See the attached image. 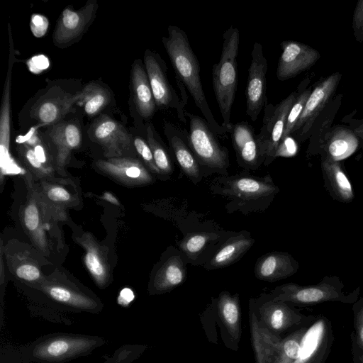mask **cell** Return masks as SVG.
I'll return each instance as SVG.
<instances>
[{
	"label": "cell",
	"instance_id": "1",
	"mask_svg": "<svg viewBox=\"0 0 363 363\" xmlns=\"http://www.w3.org/2000/svg\"><path fill=\"white\" fill-rule=\"evenodd\" d=\"M168 36L162 42L178 78L192 96L195 104L206 121L216 135H223L228 131L215 119L203 92L200 77V67L186 33L176 26L167 28Z\"/></svg>",
	"mask_w": 363,
	"mask_h": 363
},
{
	"label": "cell",
	"instance_id": "2",
	"mask_svg": "<svg viewBox=\"0 0 363 363\" xmlns=\"http://www.w3.org/2000/svg\"><path fill=\"white\" fill-rule=\"evenodd\" d=\"M223 43L220 60L212 68V82L216 99L223 118L221 125L230 132L231 109L237 89V55L240 33L230 26L223 35Z\"/></svg>",
	"mask_w": 363,
	"mask_h": 363
},
{
	"label": "cell",
	"instance_id": "3",
	"mask_svg": "<svg viewBox=\"0 0 363 363\" xmlns=\"http://www.w3.org/2000/svg\"><path fill=\"white\" fill-rule=\"evenodd\" d=\"M213 191L230 198L235 207L247 206L251 208L263 207L269 204L279 191L270 176L259 178L250 175L217 178Z\"/></svg>",
	"mask_w": 363,
	"mask_h": 363
},
{
	"label": "cell",
	"instance_id": "4",
	"mask_svg": "<svg viewBox=\"0 0 363 363\" xmlns=\"http://www.w3.org/2000/svg\"><path fill=\"white\" fill-rule=\"evenodd\" d=\"M98 337L79 335H56L37 342L30 350L34 360L58 363L84 355L104 343Z\"/></svg>",
	"mask_w": 363,
	"mask_h": 363
},
{
	"label": "cell",
	"instance_id": "5",
	"mask_svg": "<svg viewBox=\"0 0 363 363\" xmlns=\"http://www.w3.org/2000/svg\"><path fill=\"white\" fill-rule=\"evenodd\" d=\"M185 116L189 121V144L199 163L224 172L229 166L227 148L220 144L205 119L188 111Z\"/></svg>",
	"mask_w": 363,
	"mask_h": 363
},
{
	"label": "cell",
	"instance_id": "6",
	"mask_svg": "<svg viewBox=\"0 0 363 363\" xmlns=\"http://www.w3.org/2000/svg\"><path fill=\"white\" fill-rule=\"evenodd\" d=\"M298 91H294L279 104L274 106L268 102L264 107V116L260 132L257 139L264 164L268 165L276 158L289 111L294 103Z\"/></svg>",
	"mask_w": 363,
	"mask_h": 363
},
{
	"label": "cell",
	"instance_id": "7",
	"mask_svg": "<svg viewBox=\"0 0 363 363\" xmlns=\"http://www.w3.org/2000/svg\"><path fill=\"white\" fill-rule=\"evenodd\" d=\"M358 291L346 294L340 284L323 281L318 285L301 286L288 284L279 288L275 301L290 302L301 306H313L327 301L354 303L357 301Z\"/></svg>",
	"mask_w": 363,
	"mask_h": 363
},
{
	"label": "cell",
	"instance_id": "8",
	"mask_svg": "<svg viewBox=\"0 0 363 363\" xmlns=\"http://www.w3.org/2000/svg\"><path fill=\"white\" fill-rule=\"evenodd\" d=\"M144 63L157 108L174 109L179 120L186 123V106L169 83L164 61L158 54L147 50L144 55Z\"/></svg>",
	"mask_w": 363,
	"mask_h": 363
},
{
	"label": "cell",
	"instance_id": "9",
	"mask_svg": "<svg viewBox=\"0 0 363 363\" xmlns=\"http://www.w3.org/2000/svg\"><path fill=\"white\" fill-rule=\"evenodd\" d=\"M251 57L245 89L246 113L255 121L267 101L266 74L268 64L262 45L259 42L254 43Z\"/></svg>",
	"mask_w": 363,
	"mask_h": 363
},
{
	"label": "cell",
	"instance_id": "10",
	"mask_svg": "<svg viewBox=\"0 0 363 363\" xmlns=\"http://www.w3.org/2000/svg\"><path fill=\"white\" fill-rule=\"evenodd\" d=\"M96 1H89L79 10L65 8L57 20L53 33L56 46L64 48L72 45L85 32L95 17Z\"/></svg>",
	"mask_w": 363,
	"mask_h": 363
},
{
	"label": "cell",
	"instance_id": "11",
	"mask_svg": "<svg viewBox=\"0 0 363 363\" xmlns=\"http://www.w3.org/2000/svg\"><path fill=\"white\" fill-rule=\"evenodd\" d=\"M277 77L285 81L309 69L320 59V52L311 46L294 40H284L280 44Z\"/></svg>",
	"mask_w": 363,
	"mask_h": 363
},
{
	"label": "cell",
	"instance_id": "12",
	"mask_svg": "<svg viewBox=\"0 0 363 363\" xmlns=\"http://www.w3.org/2000/svg\"><path fill=\"white\" fill-rule=\"evenodd\" d=\"M91 138L104 150L109 158L121 157L132 146V136L119 123L106 116H101L90 128Z\"/></svg>",
	"mask_w": 363,
	"mask_h": 363
},
{
	"label": "cell",
	"instance_id": "13",
	"mask_svg": "<svg viewBox=\"0 0 363 363\" xmlns=\"http://www.w3.org/2000/svg\"><path fill=\"white\" fill-rule=\"evenodd\" d=\"M40 289L51 299L74 309L96 313L102 307L97 298L71 284L45 278Z\"/></svg>",
	"mask_w": 363,
	"mask_h": 363
},
{
	"label": "cell",
	"instance_id": "14",
	"mask_svg": "<svg viewBox=\"0 0 363 363\" xmlns=\"http://www.w3.org/2000/svg\"><path fill=\"white\" fill-rule=\"evenodd\" d=\"M96 165L103 173L125 185H145L153 180L148 168L136 158L111 157L99 160Z\"/></svg>",
	"mask_w": 363,
	"mask_h": 363
},
{
	"label": "cell",
	"instance_id": "15",
	"mask_svg": "<svg viewBox=\"0 0 363 363\" xmlns=\"http://www.w3.org/2000/svg\"><path fill=\"white\" fill-rule=\"evenodd\" d=\"M341 74L335 72L318 82L307 99L302 114L296 123L294 133H306L317 116L335 92L341 79Z\"/></svg>",
	"mask_w": 363,
	"mask_h": 363
},
{
	"label": "cell",
	"instance_id": "16",
	"mask_svg": "<svg viewBox=\"0 0 363 363\" xmlns=\"http://www.w3.org/2000/svg\"><path fill=\"white\" fill-rule=\"evenodd\" d=\"M164 133L184 173L194 182H197L201 179V164L189 146V132L185 128L166 122L164 125Z\"/></svg>",
	"mask_w": 363,
	"mask_h": 363
},
{
	"label": "cell",
	"instance_id": "17",
	"mask_svg": "<svg viewBox=\"0 0 363 363\" xmlns=\"http://www.w3.org/2000/svg\"><path fill=\"white\" fill-rule=\"evenodd\" d=\"M231 140L240 165L248 169H257L263 159L254 128L246 122L233 124Z\"/></svg>",
	"mask_w": 363,
	"mask_h": 363
},
{
	"label": "cell",
	"instance_id": "18",
	"mask_svg": "<svg viewBox=\"0 0 363 363\" xmlns=\"http://www.w3.org/2000/svg\"><path fill=\"white\" fill-rule=\"evenodd\" d=\"M76 240L84 250V261L86 268L96 284L100 289H104L111 281V273L104 247L89 233L76 238Z\"/></svg>",
	"mask_w": 363,
	"mask_h": 363
},
{
	"label": "cell",
	"instance_id": "19",
	"mask_svg": "<svg viewBox=\"0 0 363 363\" xmlns=\"http://www.w3.org/2000/svg\"><path fill=\"white\" fill-rule=\"evenodd\" d=\"M262 315L269 327L277 332L288 330L295 325H306L315 317L306 316L285 302L275 300L263 306Z\"/></svg>",
	"mask_w": 363,
	"mask_h": 363
},
{
	"label": "cell",
	"instance_id": "20",
	"mask_svg": "<svg viewBox=\"0 0 363 363\" xmlns=\"http://www.w3.org/2000/svg\"><path fill=\"white\" fill-rule=\"evenodd\" d=\"M130 82L133 101L138 113L144 119L151 118L157 106L145 67L140 60L133 63Z\"/></svg>",
	"mask_w": 363,
	"mask_h": 363
},
{
	"label": "cell",
	"instance_id": "21",
	"mask_svg": "<svg viewBox=\"0 0 363 363\" xmlns=\"http://www.w3.org/2000/svg\"><path fill=\"white\" fill-rule=\"evenodd\" d=\"M296 263L286 253L269 252L261 257L255 267L257 279L267 281H276L291 276L296 270Z\"/></svg>",
	"mask_w": 363,
	"mask_h": 363
},
{
	"label": "cell",
	"instance_id": "22",
	"mask_svg": "<svg viewBox=\"0 0 363 363\" xmlns=\"http://www.w3.org/2000/svg\"><path fill=\"white\" fill-rule=\"evenodd\" d=\"M49 136L57 147V165L61 172L67 164L72 150L77 149L81 145L80 128L74 123H59L51 127Z\"/></svg>",
	"mask_w": 363,
	"mask_h": 363
},
{
	"label": "cell",
	"instance_id": "23",
	"mask_svg": "<svg viewBox=\"0 0 363 363\" xmlns=\"http://www.w3.org/2000/svg\"><path fill=\"white\" fill-rule=\"evenodd\" d=\"M252 337L257 363H270L272 360L275 363L280 354L283 340L261 327L255 315L252 318Z\"/></svg>",
	"mask_w": 363,
	"mask_h": 363
},
{
	"label": "cell",
	"instance_id": "24",
	"mask_svg": "<svg viewBox=\"0 0 363 363\" xmlns=\"http://www.w3.org/2000/svg\"><path fill=\"white\" fill-rule=\"evenodd\" d=\"M42 205L35 193L29 197L23 206L21 214L22 225L32 241L41 250L45 251L46 240L44 233L46 225L43 223Z\"/></svg>",
	"mask_w": 363,
	"mask_h": 363
},
{
	"label": "cell",
	"instance_id": "25",
	"mask_svg": "<svg viewBox=\"0 0 363 363\" xmlns=\"http://www.w3.org/2000/svg\"><path fill=\"white\" fill-rule=\"evenodd\" d=\"M186 266L178 255L169 257L157 269L153 279L155 292H165L181 284L186 278Z\"/></svg>",
	"mask_w": 363,
	"mask_h": 363
},
{
	"label": "cell",
	"instance_id": "26",
	"mask_svg": "<svg viewBox=\"0 0 363 363\" xmlns=\"http://www.w3.org/2000/svg\"><path fill=\"white\" fill-rule=\"evenodd\" d=\"M254 242V239L243 235L229 238L213 255L208 268L217 269L232 264L252 246Z\"/></svg>",
	"mask_w": 363,
	"mask_h": 363
},
{
	"label": "cell",
	"instance_id": "27",
	"mask_svg": "<svg viewBox=\"0 0 363 363\" xmlns=\"http://www.w3.org/2000/svg\"><path fill=\"white\" fill-rule=\"evenodd\" d=\"M78 101V93L73 96H58L39 104L34 111L35 118L41 123L55 124Z\"/></svg>",
	"mask_w": 363,
	"mask_h": 363
},
{
	"label": "cell",
	"instance_id": "28",
	"mask_svg": "<svg viewBox=\"0 0 363 363\" xmlns=\"http://www.w3.org/2000/svg\"><path fill=\"white\" fill-rule=\"evenodd\" d=\"M6 257L11 272L20 280L39 284L44 280L40 264L30 255L7 253Z\"/></svg>",
	"mask_w": 363,
	"mask_h": 363
},
{
	"label": "cell",
	"instance_id": "29",
	"mask_svg": "<svg viewBox=\"0 0 363 363\" xmlns=\"http://www.w3.org/2000/svg\"><path fill=\"white\" fill-rule=\"evenodd\" d=\"M77 102L89 116L99 113L108 104L110 97L106 89L96 83H90L77 92Z\"/></svg>",
	"mask_w": 363,
	"mask_h": 363
},
{
	"label": "cell",
	"instance_id": "30",
	"mask_svg": "<svg viewBox=\"0 0 363 363\" xmlns=\"http://www.w3.org/2000/svg\"><path fill=\"white\" fill-rule=\"evenodd\" d=\"M11 135V77L9 71L5 82L0 113V147L1 160L9 158Z\"/></svg>",
	"mask_w": 363,
	"mask_h": 363
},
{
	"label": "cell",
	"instance_id": "31",
	"mask_svg": "<svg viewBox=\"0 0 363 363\" xmlns=\"http://www.w3.org/2000/svg\"><path fill=\"white\" fill-rule=\"evenodd\" d=\"M146 135L147 142L151 149L155 165L160 174H172L174 167L171 157L151 123L147 126Z\"/></svg>",
	"mask_w": 363,
	"mask_h": 363
},
{
	"label": "cell",
	"instance_id": "32",
	"mask_svg": "<svg viewBox=\"0 0 363 363\" xmlns=\"http://www.w3.org/2000/svg\"><path fill=\"white\" fill-rule=\"evenodd\" d=\"M357 140L353 133L339 128L333 132L328 143V150L333 158H341L356 148Z\"/></svg>",
	"mask_w": 363,
	"mask_h": 363
},
{
	"label": "cell",
	"instance_id": "33",
	"mask_svg": "<svg viewBox=\"0 0 363 363\" xmlns=\"http://www.w3.org/2000/svg\"><path fill=\"white\" fill-rule=\"evenodd\" d=\"M218 308L223 323L232 335L236 337L240 323V309L237 298L223 292L220 296Z\"/></svg>",
	"mask_w": 363,
	"mask_h": 363
},
{
	"label": "cell",
	"instance_id": "34",
	"mask_svg": "<svg viewBox=\"0 0 363 363\" xmlns=\"http://www.w3.org/2000/svg\"><path fill=\"white\" fill-rule=\"evenodd\" d=\"M354 331L351 333L352 355L363 359V298L352 305Z\"/></svg>",
	"mask_w": 363,
	"mask_h": 363
},
{
	"label": "cell",
	"instance_id": "35",
	"mask_svg": "<svg viewBox=\"0 0 363 363\" xmlns=\"http://www.w3.org/2000/svg\"><path fill=\"white\" fill-rule=\"evenodd\" d=\"M217 238V235L200 232L187 235L179 243L182 251L189 258L196 257L206 246Z\"/></svg>",
	"mask_w": 363,
	"mask_h": 363
},
{
	"label": "cell",
	"instance_id": "36",
	"mask_svg": "<svg viewBox=\"0 0 363 363\" xmlns=\"http://www.w3.org/2000/svg\"><path fill=\"white\" fill-rule=\"evenodd\" d=\"M311 93V87H309L300 93L298 92L296 99L288 114L281 140L290 136V135L294 133V128L302 114L304 106Z\"/></svg>",
	"mask_w": 363,
	"mask_h": 363
},
{
	"label": "cell",
	"instance_id": "37",
	"mask_svg": "<svg viewBox=\"0 0 363 363\" xmlns=\"http://www.w3.org/2000/svg\"><path fill=\"white\" fill-rule=\"evenodd\" d=\"M324 164L331 176L330 181L335 189L345 199L350 198L352 196L351 184L338 164L330 160H326Z\"/></svg>",
	"mask_w": 363,
	"mask_h": 363
},
{
	"label": "cell",
	"instance_id": "38",
	"mask_svg": "<svg viewBox=\"0 0 363 363\" xmlns=\"http://www.w3.org/2000/svg\"><path fill=\"white\" fill-rule=\"evenodd\" d=\"M40 193L48 201L57 203L59 207L72 206L74 201V196L59 184L43 186Z\"/></svg>",
	"mask_w": 363,
	"mask_h": 363
},
{
	"label": "cell",
	"instance_id": "39",
	"mask_svg": "<svg viewBox=\"0 0 363 363\" xmlns=\"http://www.w3.org/2000/svg\"><path fill=\"white\" fill-rule=\"evenodd\" d=\"M19 155L28 168L40 176L49 174L50 169L43 165L37 158L34 150L27 144H23L18 147Z\"/></svg>",
	"mask_w": 363,
	"mask_h": 363
},
{
	"label": "cell",
	"instance_id": "40",
	"mask_svg": "<svg viewBox=\"0 0 363 363\" xmlns=\"http://www.w3.org/2000/svg\"><path fill=\"white\" fill-rule=\"evenodd\" d=\"M133 145L149 170L155 174H160L155 165L151 149L143 138L136 137L133 140Z\"/></svg>",
	"mask_w": 363,
	"mask_h": 363
},
{
	"label": "cell",
	"instance_id": "41",
	"mask_svg": "<svg viewBox=\"0 0 363 363\" xmlns=\"http://www.w3.org/2000/svg\"><path fill=\"white\" fill-rule=\"evenodd\" d=\"M49 26L48 18L41 14H33L30 18V27L31 32L36 38L43 37Z\"/></svg>",
	"mask_w": 363,
	"mask_h": 363
},
{
	"label": "cell",
	"instance_id": "42",
	"mask_svg": "<svg viewBox=\"0 0 363 363\" xmlns=\"http://www.w3.org/2000/svg\"><path fill=\"white\" fill-rule=\"evenodd\" d=\"M296 145L294 140L289 136L282 140L276 152L278 156H292L296 152Z\"/></svg>",
	"mask_w": 363,
	"mask_h": 363
},
{
	"label": "cell",
	"instance_id": "43",
	"mask_svg": "<svg viewBox=\"0 0 363 363\" xmlns=\"http://www.w3.org/2000/svg\"><path fill=\"white\" fill-rule=\"evenodd\" d=\"M363 23V0L358 1L353 13L352 28L357 32Z\"/></svg>",
	"mask_w": 363,
	"mask_h": 363
},
{
	"label": "cell",
	"instance_id": "44",
	"mask_svg": "<svg viewBox=\"0 0 363 363\" xmlns=\"http://www.w3.org/2000/svg\"><path fill=\"white\" fill-rule=\"evenodd\" d=\"M134 298L135 296L132 290L128 288H125L121 290L119 294L118 303L123 306H126L129 305Z\"/></svg>",
	"mask_w": 363,
	"mask_h": 363
},
{
	"label": "cell",
	"instance_id": "45",
	"mask_svg": "<svg viewBox=\"0 0 363 363\" xmlns=\"http://www.w3.org/2000/svg\"><path fill=\"white\" fill-rule=\"evenodd\" d=\"M33 150L37 158L41 163L45 164L47 162V158L43 147L40 145H37Z\"/></svg>",
	"mask_w": 363,
	"mask_h": 363
},
{
	"label": "cell",
	"instance_id": "46",
	"mask_svg": "<svg viewBox=\"0 0 363 363\" xmlns=\"http://www.w3.org/2000/svg\"><path fill=\"white\" fill-rule=\"evenodd\" d=\"M128 357L129 353L125 352V351H121L117 354V357L114 358L113 362H111L110 363H125Z\"/></svg>",
	"mask_w": 363,
	"mask_h": 363
},
{
	"label": "cell",
	"instance_id": "47",
	"mask_svg": "<svg viewBox=\"0 0 363 363\" xmlns=\"http://www.w3.org/2000/svg\"><path fill=\"white\" fill-rule=\"evenodd\" d=\"M102 197L104 200L107 201L108 202H109L112 204L117 205V206H118L120 204L118 199L110 192H108V191L105 192L103 194Z\"/></svg>",
	"mask_w": 363,
	"mask_h": 363
},
{
	"label": "cell",
	"instance_id": "48",
	"mask_svg": "<svg viewBox=\"0 0 363 363\" xmlns=\"http://www.w3.org/2000/svg\"><path fill=\"white\" fill-rule=\"evenodd\" d=\"M354 34V36L356 38V40L357 41L362 42L363 41V23L361 26L360 28L357 32H356Z\"/></svg>",
	"mask_w": 363,
	"mask_h": 363
}]
</instances>
